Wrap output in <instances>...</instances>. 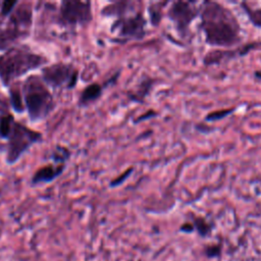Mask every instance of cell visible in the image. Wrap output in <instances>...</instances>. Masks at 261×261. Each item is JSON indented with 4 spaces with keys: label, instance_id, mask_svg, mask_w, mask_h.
Wrapping results in <instances>:
<instances>
[{
    "label": "cell",
    "instance_id": "19",
    "mask_svg": "<svg viewBox=\"0 0 261 261\" xmlns=\"http://www.w3.org/2000/svg\"><path fill=\"white\" fill-rule=\"evenodd\" d=\"M220 246L218 245H213V246H209L205 249V253L207 255V257L209 258H213V257H217L220 255Z\"/></svg>",
    "mask_w": 261,
    "mask_h": 261
},
{
    "label": "cell",
    "instance_id": "8",
    "mask_svg": "<svg viewBox=\"0 0 261 261\" xmlns=\"http://www.w3.org/2000/svg\"><path fill=\"white\" fill-rule=\"evenodd\" d=\"M93 19L92 3L90 1L65 0L60 3L58 20L66 28L86 25Z\"/></svg>",
    "mask_w": 261,
    "mask_h": 261
},
{
    "label": "cell",
    "instance_id": "7",
    "mask_svg": "<svg viewBox=\"0 0 261 261\" xmlns=\"http://www.w3.org/2000/svg\"><path fill=\"white\" fill-rule=\"evenodd\" d=\"M196 1L176 0L169 2L166 15L174 24L177 35L186 39L191 34V24L199 16L200 5Z\"/></svg>",
    "mask_w": 261,
    "mask_h": 261
},
{
    "label": "cell",
    "instance_id": "2",
    "mask_svg": "<svg viewBox=\"0 0 261 261\" xmlns=\"http://www.w3.org/2000/svg\"><path fill=\"white\" fill-rule=\"evenodd\" d=\"M101 14L115 17L110 30L119 41H139L147 36V18L142 1H113L102 8Z\"/></svg>",
    "mask_w": 261,
    "mask_h": 261
},
{
    "label": "cell",
    "instance_id": "11",
    "mask_svg": "<svg viewBox=\"0 0 261 261\" xmlns=\"http://www.w3.org/2000/svg\"><path fill=\"white\" fill-rule=\"evenodd\" d=\"M64 167V163L55 162V164H47L36 171V173L32 177V184L40 185L52 181L62 173Z\"/></svg>",
    "mask_w": 261,
    "mask_h": 261
},
{
    "label": "cell",
    "instance_id": "3",
    "mask_svg": "<svg viewBox=\"0 0 261 261\" xmlns=\"http://www.w3.org/2000/svg\"><path fill=\"white\" fill-rule=\"evenodd\" d=\"M47 62L45 56L35 53L28 47L13 46L0 55V80L5 87H9L16 79L44 67Z\"/></svg>",
    "mask_w": 261,
    "mask_h": 261
},
{
    "label": "cell",
    "instance_id": "21",
    "mask_svg": "<svg viewBox=\"0 0 261 261\" xmlns=\"http://www.w3.org/2000/svg\"><path fill=\"white\" fill-rule=\"evenodd\" d=\"M7 114H9V104L4 98L0 97V120Z\"/></svg>",
    "mask_w": 261,
    "mask_h": 261
},
{
    "label": "cell",
    "instance_id": "20",
    "mask_svg": "<svg viewBox=\"0 0 261 261\" xmlns=\"http://www.w3.org/2000/svg\"><path fill=\"white\" fill-rule=\"evenodd\" d=\"M132 170H133V168H129V169L125 170V171H124V172H123L119 177L114 178V179L111 181L110 186H111V187H115V186L120 185L124 179H126V177H128V176H129V174L132 173Z\"/></svg>",
    "mask_w": 261,
    "mask_h": 261
},
{
    "label": "cell",
    "instance_id": "16",
    "mask_svg": "<svg viewBox=\"0 0 261 261\" xmlns=\"http://www.w3.org/2000/svg\"><path fill=\"white\" fill-rule=\"evenodd\" d=\"M152 80L148 79L147 81H143V83H141L138 86V90L136 92H134L133 95H130V99L137 102H143L145 96L149 93L150 88L152 87Z\"/></svg>",
    "mask_w": 261,
    "mask_h": 261
},
{
    "label": "cell",
    "instance_id": "6",
    "mask_svg": "<svg viewBox=\"0 0 261 261\" xmlns=\"http://www.w3.org/2000/svg\"><path fill=\"white\" fill-rule=\"evenodd\" d=\"M4 140L7 141L5 160L7 164H13L31 146L42 140V134L14 120Z\"/></svg>",
    "mask_w": 261,
    "mask_h": 261
},
{
    "label": "cell",
    "instance_id": "5",
    "mask_svg": "<svg viewBox=\"0 0 261 261\" xmlns=\"http://www.w3.org/2000/svg\"><path fill=\"white\" fill-rule=\"evenodd\" d=\"M33 8L30 3H17L8 15L0 14V50H7L30 35Z\"/></svg>",
    "mask_w": 261,
    "mask_h": 261
},
{
    "label": "cell",
    "instance_id": "17",
    "mask_svg": "<svg viewBox=\"0 0 261 261\" xmlns=\"http://www.w3.org/2000/svg\"><path fill=\"white\" fill-rule=\"evenodd\" d=\"M192 224L194 225V228L198 231V233L201 237H207L211 232V225L206 221L205 218L201 216L194 217Z\"/></svg>",
    "mask_w": 261,
    "mask_h": 261
},
{
    "label": "cell",
    "instance_id": "9",
    "mask_svg": "<svg viewBox=\"0 0 261 261\" xmlns=\"http://www.w3.org/2000/svg\"><path fill=\"white\" fill-rule=\"evenodd\" d=\"M42 80L54 89H72L79 79V71L68 63H54L42 68Z\"/></svg>",
    "mask_w": 261,
    "mask_h": 261
},
{
    "label": "cell",
    "instance_id": "18",
    "mask_svg": "<svg viewBox=\"0 0 261 261\" xmlns=\"http://www.w3.org/2000/svg\"><path fill=\"white\" fill-rule=\"evenodd\" d=\"M233 110H234V108L230 107V108H225V109H220V110H216V111L210 112V113H208V115H206L205 120L214 121V120L221 119V118L227 116L228 114H230Z\"/></svg>",
    "mask_w": 261,
    "mask_h": 261
},
{
    "label": "cell",
    "instance_id": "22",
    "mask_svg": "<svg viewBox=\"0 0 261 261\" xmlns=\"http://www.w3.org/2000/svg\"><path fill=\"white\" fill-rule=\"evenodd\" d=\"M194 225L190 222H187V223H184L181 226H180V230L181 231H185V232H192L194 230Z\"/></svg>",
    "mask_w": 261,
    "mask_h": 261
},
{
    "label": "cell",
    "instance_id": "1",
    "mask_svg": "<svg viewBox=\"0 0 261 261\" xmlns=\"http://www.w3.org/2000/svg\"><path fill=\"white\" fill-rule=\"evenodd\" d=\"M200 30L205 43L217 49H229L242 43V28L234 13L216 1L200 4Z\"/></svg>",
    "mask_w": 261,
    "mask_h": 261
},
{
    "label": "cell",
    "instance_id": "4",
    "mask_svg": "<svg viewBox=\"0 0 261 261\" xmlns=\"http://www.w3.org/2000/svg\"><path fill=\"white\" fill-rule=\"evenodd\" d=\"M24 109L32 121L45 119L54 109L55 102L42 77L30 75L21 87Z\"/></svg>",
    "mask_w": 261,
    "mask_h": 261
},
{
    "label": "cell",
    "instance_id": "13",
    "mask_svg": "<svg viewBox=\"0 0 261 261\" xmlns=\"http://www.w3.org/2000/svg\"><path fill=\"white\" fill-rule=\"evenodd\" d=\"M9 104L16 113H22L24 109L21 88L18 84L13 83L9 86Z\"/></svg>",
    "mask_w": 261,
    "mask_h": 261
},
{
    "label": "cell",
    "instance_id": "10",
    "mask_svg": "<svg viewBox=\"0 0 261 261\" xmlns=\"http://www.w3.org/2000/svg\"><path fill=\"white\" fill-rule=\"evenodd\" d=\"M261 47V41L250 42L241 45L237 48L229 49H213L208 51L203 57V64L205 66H210L213 64H219L223 61H228L236 57H241L248 54L250 51Z\"/></svg>",
    "mask_w": 261,
    "mask_h": 261
},
{
    "label": "cell",
    "instance_id": "14",
    "mask_svg": "<svg viewBox=\"0 0 261 261\" xmlns=\"http://www.w3.org/2000/svg\"><path fill=\"white\" fill-rule=\"evenodd\" d=\"M168 1H158L150 3L148 8L149 12V19L153 27H158L163 18V12L166 5H168Z\"/></svg>",
    "mask_w": 261,
    "mask_h": 261
},
{
    "label": "cell",
    "instance_id": "15",
    "mask_svg": "<svg viewBox=\"0 0 261 261\" xmlns=\"http://www.w3.org/2000/svg\"><path fill=\"white\" fill-rule=\"evenodd\" d=\"M240 5L242 6L244 12L247 14L249 21L259 29H261V7L253 8L248 2H241Z\"/></svg>",
    "mask_w": 261,
    "mask_h": 261
},
{
    "label": "cell",
    "instance_id": "23",
    "mask_svg": "<svg viewBox=\"0 0 261 261\" xmlns=\"http://www.w3.org/2000/svg\"><path fill=\"white\" fill-rule=\"evenodd\" d=\"M0 5H1V3H0Z\"/></svg>",
    "mask_w": 261,
    "mask_h": 261
},
{
    "label": "cell",
    "instance_id": "12",
    "mask_svg": "<svg viewBox=\"0 0 261 261\" xmlns=\"http://www.w3.org/2000/svg\"><path fill=\"white\" fill-rule=\"evenodd\" d=\"M104 87L101 84L93 83L87 86L80 95L79 104L81 106H87L91 103L96 102L102 96Z\"/></svg>",
    "mask_w": 261,
    "mask_h": 261
}]
</instances>
